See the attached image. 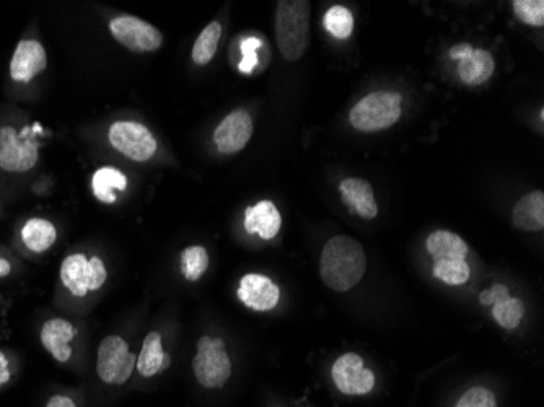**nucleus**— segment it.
Returning a JSON list of instances; mask_svg holds the SVG:
<instances>
[{
	"mask_svg": "<svg viewBox=\"0 0 544 407\" xmlns=\"http://www.w3.org/2000/svg\"><path fill=\"white\" fill-rule=\"evenodd\" d=\"M473 51L474 48L471 44H457V46H453V48L450 49V57H452L453 61L460 62L463 61V59H466V57H470L471 54H473Z\"/></svg>",
	"mask_w": 544,
	"mask_h": 407,
	"instance_id": "nucleus-31",
	"label": "nucleus"
},
{
	"mask_svg": "<svg viewBox=\"0 0 544 407\" xmlns=\"http://www.w3.org/2000/svg\"><path fill=\"white\" fill-rule=\"evenodd\" d=\"M111 147L134 162H149L157 154L158 142L149 127L137 121H116L108 129Z\"/></svg>",
	"mask_w": 544,
	"mask_h": 407,
	"instance_id": "nucleus-8",
	"label": "nucleus"
},
{
	"mask_svg": "<svg viewBox=\"0 0 544 407\" xmlns=\"http://www.w3.org/2000/svg\"><path fill=\"white\" fill-rule=\"evenodd\" d=\"M434 276L448 285H463L470 281L471 267L466 259L434 263Z\"/></svg>",
	"mask_w": 544,
	"mask_h": 407,
	"instance_id": "nucleus-27",
	"label": "nucleus"
},
{
	"mask_svg": "<svg viewBox=\"0 0 544 407\" xmlns=\"http://www.w3.org/2000/svg\"><path fill=\"white\" fill-rule=\"evenodd\" d=\"M128 176L115 167L98 168L92 176V193L103 204H115L118 193L128 189Z\"/></svg>",
	"mask_w": 544,
	"mask_h": 407,
	"instance_id": "nucleus-18",
	"label": "nucleus"
},
{
	"mask_svg": "<svg viewBox=\"0 0 544 407\" xmlns=\"http://www.w3.org/2000/svg\"><path fill=\"white\" fill-rule=\"evenodd\" d=\"M220 38H222V25L219 22H211L201 31L191 53L196 66H207L214 59Z\"/></svg>",
	"mask_w": 544,
	"mask_h": 407,
	"instance_id": "nucleus-23",
	"label": "nucleus"
},
{
	"mask_svg": "<svg viewBox=\"0 0 544 407\" xmlns=\"http://www.w3.org/2000/svg\"><path fill=\"white\" fill-rule=\"evenodd\" d=\"M172 364V357L163 351L162 336L157 331L145 336L142 342L141 352L137 355L136 370L142 377H157L158 373L167 370Z\"/></svg>",
	"mask_w": 544,
	"mask_h": 407,
	"instance_id": "nucleus-17",
	"label": "nucleus"
},
{
	"mask_svg": "<svg viewBox=\"0 0 544 407\" xmlns=\"http://www.w3.org/2000/svg\"><path fill=\"white\" fill-rule=\"evenodd\" d=\"M494 71H496V62L486 49H474L470 57L458 62L460 79L463 80V84L471 85V87L487 82Z\"/></svg>",
	"mask_w": 544,
	"mask_h": 407,
	"instance_id": "nucleus-21",
	"label": "nucleus"
},
{
	"mask_svg": "<svg viewBox=\"0 0 544 407\" xmlns=\"http://www.w3.org/2000/svg\"><path fill=\"white\" fill-rule=\"evenodd\" d=\"M61 282L74 297L84 298L100 290L108 279V269L100 256L88 258L87 254H69L61 264Z\"/></svg>",
	"mask_w": 544,
	"mask_h": 407,
	"instance_id": "nucleus-4",
	"label": "nucleus"
},
{
	"mask_svg": "<svg viewBox=\"0 0 544 407\" xmlns=\"http://www.w3.org/2000/svg\"><path fill=\"white\" fill-rule=\"evenodd\" d=\"M339 193L343 202L351 211L356 212L362 219L372 220L377 217L378 206L373 196V188L370 183L359 178H347L339 184Z\"/></svg>",
	"mask_w": 544,
	"mask_h": 407,
	"instance_id": "nucleus-15",
	"label": "nucleus"
},
{
	"mask_svg": "<svg viewBox=\"0 0 544 407\" xmlns=\"http://www.w3.org/2000/svg\"><path fill=\"white\" fill-rule=\"evenodd\" d=\"M401 101L400 93H370L352 108L349 119L357 131H383L401 118Z\"/></svg>",
	"mask_w": 544,
	"mask_h": 407,
	"instance_id": "nucleus-3",
	"label": "nucleus"
},
{
	"mask_svg": "<svg viewBox=\"0 0 544 407\" xmlns=\"http://www.w3.org/2000/svg\"><path fill=\"white\" fill-rule=\"evenodd\" d=\"M367 271V256L359 241L351 237H334L321 253L320 276L330 289L347 292L359 284Z\"/></svg>",
	"mask_w": 544,
	"mask_h": 407,
	"instance_id": "nucleus-1",
	"label": "nucleus"
},
{
	"mask_svg": "<svg viewBox=\"0 0 544 407\" xmlns=\"http://www.w3.org/2000/svg\"><path fill=\"white\" fill-rule=\"evenodd\" d=\"M46 407H77L74 399L69 398V396H64V394H56L53 398L49 399Z\"/></svg>",
	"mask_w": 544,
	"mask_h": 407,
	"instance_id": "nucleus-33",
	"label": "nucleus"
},
{
	"mask_svg": "<svg viewBox=\"0 0 544 407\" xmlns=\"http://www.w3.org/2000/svg\"><path fill=\"white\" fill-rule=\"evenodd\" d=\"M40 162V147L27 131L14 126H0V170L28 173Z\"/></svg>",
	"mask_w": 544,
	"mask_h": 407,
	"instance_id": "nucleus-7",
	"label": "nucleus"
},
{
	"mask_svg": "<svg viewBox=\"0 0 544 407\" xmlns=\"http://www.w3.org/2000/svg\"><path fill=\"white\" fill-rule=\"evenodd\" d=\"M48 67V54L38 40H22L10 59V79L17 84H30Z\"/></svg>",
	"mask_w": 544,
	"mask_h": 407,
	"instance_id": "nucleus-12",
	"label": "nucleus"
},
{
	"mask_svg": "<svg viewBox=\"0 0 544 407\" xmlns=\"http://www.w3.org/2000/svg\"><path fill=\"white\" fill-rule=\"evenodd\" d=\"M253 136V119L245 110H235L222 119L214 132V142L220 154L233 155L242 152Z\"/></svg>",
	"mask_w": 544,
	"mask_h": 407,
	"instance_id": "nucleus-11",
	"label": "nucleus"
},
{
	"mask_svg": "<svg viewBox=\"0 0 544 407\" xmlns=\"http://www.w3.org/2000/svg\"><path fill=\"white\" fill-rule=\"evenodd\" d=\"M331 377L336 388L349 396H364L375 388V373L365 367L360 355L352 352L341 355L334 362Z\"/></svg>",
	"mask_w": 544,
	"mask_h": 407,
	"instance_id": "nucleus-10",
	"label": "nucleus"
},
{
	"mask_svg": "<svg viewBox=\"0 0 544 407\" xmlns=\"http://www.w3.org/2000/svg\"><path fill=\"white\" fill-rule=\"evenodd\" d=\"M455 407H497L496 394L484 386H474L461 396Z\"/></svg>",
	"mask_w": 544,
	"mask_h": 407,
	"instance_id": "nucleus-29",
	"label": "nucleus"
},
{
	"mask_svg": "<svg viewBox=\"0 0 544 407\" xmlns=\"http://www.w3.org/2000/svg\"><path fill=\"white\" fill-rule=\"evenodd\" d=\"M12 274V264H10L9 259H5L2 254H0V279L4 277H9Z\"/></svg>",
	"mask_w": 544,
	"mask_h": 407,
	"instance_id": "nucleus-34",
	"label": "nucleus"
},
{
	"mask_svg": "<svg viewBox=\"0 0 544 407\" xmlns=\"http://www.w3.org/2000/svg\"><path fill=\"white\" fill-rule=\"evenodd\" d=\"M427 251L430 258L434 259V263L440 261H457V259H466L470 250L466 245L465 240L455 235V233L447 232V230H437L427 238Z\"/></svg>",
	"mask_w": 544,
	"mask_h": 407,
	"instance_id": "nucleus-20",
	"label": "nucleus"
},
{
	"mask_svg": "<svg viewBox=\"0 0 544 407\" xmlns=\"http://www.w3.org/2000/svg\"><path fill=\"white\" fill-rule=\"evenodd\" d=\"M110 33L132 53H155L162 48V31L134 15H118L110 22Z\"/></svg>",
	"mask_w": 544,
	"mask_h": 407,
	"instance_id": "nucleus-9",
	"label": "nucleus"
},
{
	"mask_svg": "<svg viewBox=\"0 0 544 407\" xmlns=\"http://www.w3.org/2000/svg\"><path fill=\"white\" fill-rule=\"evenodd\" d=\"M137 355L129 351L123 337L111 334L98 346L97 373L106 385H124L136 370Z\"/></svg>",
	"mask_w": 544,
	"mask_h": 407,
	"instance_id": "nucleus-6",
	"label": "nucleus"
},
{
	"mask_svg": "<svg viewBox=\"0 0 544 407\" xmlns=\"http://www.w3.org/2000/svg\"><path fill=\"white\" fill-rule=\"evenodd\" d=\"M240 302L255 311H271L281 300V290L277 284L263 274H246L240 281L237 292Z\"/></svg>",
	"mask_w": 544,
	"mask_h": 407,
	"instance_id": "nucleus-13",
	"label": "nucleus"
},
{
	"mask_svg": "<svg viewBox=\"0 0 544 407\" xmlns=\"http://www.w3.org/2000/svg\"><path fill=\"white\" fill-rule=\"evenodd\" d=\"M512 220L517 228L528 230V232H538L544 228V193L535 191V193L523 196L515 204Z\"/></svg>",
	"mask_w": 544,
	"mask_h": 407,
	"instance_id": "nucleus-22",
	"label": "nucleus"
},
{
	"mask_svg": "<svg viewBox=\"0 0 544 407\" xmlns=\"http://www.w3.org/2000/svg\"><path fill=\"white\" fill-rule=\"evenodd\" d=\"M282 217L271 201H259L245 211V230L263 240H272L281 230Z\"/></svg>",
	"mask_w": 544,
	"mask_h": 407,
	"instance_id": "nucleus-16",
	"label": "nucleus"
},
{
	"mask_svg": "<svg viewBox=\"0 0 544 407\" xmlns=\"http://www.w3.org/2000/svg\"><path fill=\"white\" fill-rule=\"evenodd\" d=\"M194 377L207 390H217L232 375V360L220 337L202 336L193 359Z\"/></svg>",
	"mask_w": 544,
	"mask_h": 407,
	"instance_id": "nucleus-5",
	"label": "nucleus"
},
{
	"mask_svg": "<svg viewBox=\"0 0 544 407\" xmlns=\"http://www.w3.org/2000/svg\"><path fill=\"white\" fill-rule=\"evenodd\" d=\"M310 15L307 0H281L276 7V40L286 61H299L310 44Z\"/></svg>",
	"mask_w": 544,
	"mask_h": 407,
	"instance_id": "nucleus-2",
	"label": "nucleus"
},
{
	"mask_svg": "<svg viewBox=\"0 0 544 407\" xmlns=\"http://www.w3.org/2000/svg\"><path fill=\"white\" fill-rule=\"evenodd\" d=\"M77 336V328L66 318H51L41 326L40 339L44 349L54 360L66 364L72 357L71 342Z\"/></svg>",
	"mask_w": 544,
	"mask_h": 407,
	"instance_id": "nucleus-14",
	"label": "nucleus"
},
{
	"mask_svg": "<svg viewBox=\"0 0 544 407\" xmlns=\"http://www.w3.org/2000/svg\"><path fill=\"white\" fill-rule=\"evenodd\" d=\"M209 253L204 246H189L181 253V272L186 281L196 282L206 274L209 269Z\"/></svg>",
	"mask_w": 544,
	"mask_h": 407,
	"instance_id": "nucleus-24",
	"label": "nucleus"
},
{
	"mask_svg": "<svg viewBox=\"0 0 544 407\" xmlns=\"http://www.w3.org/2000/svg\"><path fill=\"white\" fill-rule=\"evenodd\" d=\"M514 12L518 20L527 23L530 27H543L544 2L543 0H515Z\"/></svg>",
	"mask_w": 544,
	"mask_h": 407,
	"instance_id": "nucleus-28",
	"label": "nucleus"
},
{
	"mask_svg": "<svg viewBox=\"0 0 544 407\" xmlns=\"http://www.w3.org/2000/svg\"><path fill=\"white\" fill-rule=\"evenodd\" d=\"M323 25L338 40H347L354 31V17L343 5H334L323 18Z\"/></svg>",
	"mask_w": 544,
	"mask_h": 407,
	"instance_id": "nucleus-25",
	"label": "nucleus"
},
{
	"mask_svg": "<svg viewBox=\"0 0 544 407\" xmlns=\"http://www.w3.org/2000/svg\"><path fill=\"white\" fill-rule=\"evenodd\" d=\"M12 378V368H10L9 359L4 352L0 351V386L7 385Z\"/></svg>",
	"mask_w": 544,
	"mask_h": 407,
	"instance_id": "nucleus-32",
	"label": "nucleus"
},
{
	"mask_svg": "<svg viewBox=\"0 0 544 407\" xmlns=\"http://www.w3.org/2000/svg\"><path fill=\"white\" fill-rule=\"evenodd\" d=\"M23 245L33 253H46L58 240V230L51 220L31 217L20 230Z\"/></svg>",
	"mask_w": 544,
	"mask_h": 407,
	"instance_id": "nucleus-19",
	"label": "nucleus"
},
{
	"mask_svg": "<svg viewBox=\"0 0 544 407\" xmlns=\"http://www.w3.org/2000/svg\"><path fill=\"white\" fill-rule=\"evenodd\" d=\"M492 316L504 329H515L525 316V305L520 298L509 297L492 305Z\"/></svg>",
	"mask_w": 544,
	"mask_h": 407,
	"instance_id": "nucleus-26",
	"label": "nucleus"
},
{
	"mask_svg": "<svg viewBox=\"0 0 544 407\" xmlns=\"http://www.w3.org/2000/svg\"><path fill=\"white\" fill-rule=\"evenodd\" d=\"M510 297V290L502 284H496L489 290H484L479 295V300L483 305H496V303L502 302L505 298Z\"/></svg>",
	"mask_w": 544,
	"mask_h": 407,
	"instance_id": "nucleus-30",
	"label": "nucleus"
}]
</instances>
